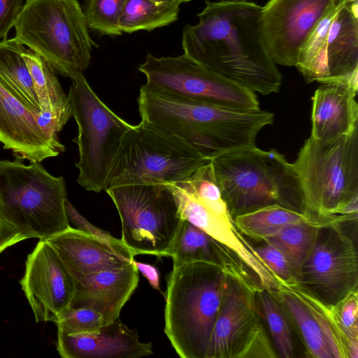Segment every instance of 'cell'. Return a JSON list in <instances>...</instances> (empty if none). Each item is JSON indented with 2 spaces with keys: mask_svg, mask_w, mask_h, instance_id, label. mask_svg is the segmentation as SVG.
<instances>
[{
  "mask_svg": "<svg viewBox=\"0 0 358 358\" xmlns=\"http://www.w3.org/2000/svg\"><path fill=\"white\" fill-rule=\"evenodd\" d=\"M253 308L240 291L225 290L206 358L236 357L252 329Z\"/></svg>",
  "mask_w": 358,
  "mask_h": 358,
  "instance_id": "cell-21",
  "label": "cell"
},
{
  "mask_svg": "<svg viewBox=\"0 0 358 358\" xmlns=\"http://www.w3.org/2000/svg\"><path fill=\"white\" fill-rule=\"evenodd\" d=\"M343 0H268L261 29L275 64L295 66L300 49L321 19Z\"/></svg>",
  "mask_w": 358,
  "mask_h": 358,
  "instance_id": "cell-13",
  "label": "cell"
},
{
  "mask_svg": "<svg viewBox=\"0 0 358 358\" xmlns=\"http://www.w3.org/2000/svg\"><path fill=\"white\" fill-rule=\"evenodd\" d=\"M279 298L296 324L304 343L314 357H345L342 343L329 324L328 319L312 305L294 294L282 292Z\"/></svg>",
  "mask_w": 358,
  "mask_h": 358,
  "instance_id": "cell-22",
  "label": "cell"
},
{
  "mask_svg": "<svg viewBox=\"0 0 358 358\" xmlns=\"http://www.w3.org/2000/svg\"><path fill=\"white\" fill-rule=\"evenodd\" d=\"M176 184L198 199L215 213L222 216L231 215L222 198L210 161L199 167L184 180Z\"/></svg>",
  "mask_w": 358,
  "mask_h": 358,
  "instance_id": "cell-30",
  "label": "cell"
},
{
  "mask_svg": "<svg viewBox=\"0 0 358 358\" xmlns=\"http://www.w3.org/2000/svg\"><path fill=\"white\" fill-rule=\"evenodd\" d=\"M65 211L69 222L73 223L76 229L96 235L103 238H115L110 233L96 227L85 218L67 199L65 201Z\"/></svg>",
  "mask_w": 358,
  "mask_h": 358,
  "instance_id": "cell-38",
  "label": "cell"
},
{
  "mask_svg": "<svg viewBox=\"0 0 358 358\" xmlns=\"http://www.w3.org/2000/svg\"><path fill=\"white\" fill-rule=\"evenodd\" d=\"M223 199L235 216L272 205L307 212L292 164L276 150L256 145L210 160Z\"/></svg>",
  "mask_w": 358,
  "mask_h": 358,
  "instance_id": "cell-3",
  "label": "cell"
},
{
  "mask_svg": "<svg viewBox=\"0 0 358 358\" xmlns=\"http://www.w3.org/2000/svg\"><path fill=\"white\" fill-rule=\"evenodd\" d=\"M295 275L303 288L324 303L341 302L357 284L352 242L333 226L317 228L312 247Z\"/></svg>",
  "mask_w": 358,
  "mask_h": 358,
  "instance_id": "cell-12",
  "label": "cell"
},
{
  "mask_svg": "<svg viewBox=\"0 0 358 358\" xmlns=\"http://www.w3.org/2000/svg\"><path fill=\"white\" fill-rule=\"evenodd\" d=\"M358 87V0H343L330 25L322 83Z\"/></svg>",
  "mask_w": 358,
  "mask_h": 358,
  "instance_id": "cell-19",
  "label": "cell"
},
{
  "mask_svg": "<svg viewBox=\"0 0 358 358\" xmlns=\"http://www.w3.org/2000/svg\"><path fill=\"white\" fill-rule=\"evenodd\" d=\"M126 0H85L83 12L89 29L101 36H117Z\"/></svg>",
  "mask_w": 358,
  "mask_h": 358,
  "instance_id": "cell-31",
  "label": "cell"
},
{
  "mask_svg": "<svg viewBox=\"0 0 358 358\" xmlns=\"http://www.w3.org/2000/svg\"><path fill=\"white\" fill-rule=\"evenodd\" d=\"M339 319L341 327L348 340L357 338V298L352 292L342 301Z\"/></svg>",
  "mask_w": 358,
  "mask_h": 358,
  "instance_id": "cell-36",
  "label": "cell"
},
{
  "mask_svg": "<svg viewBox=\"0 0 358 358\" xmlns=\"http://www.w3.org/2000/svg\"><path fill=\"white\" fill-rule=\"evenodd\" d=\"M24 0H0V41L6 39L23 7Z\"/></svg>",
  "mask_w": 358,
  "mask_h": 358,
  "instance_id": "cell-37",
  "label": "cell"
},
{
  "mask_svg": "<svg viewBox=\"0 0 358 358\" xmlns=\"http://www.w3.org/2000/svg\"><path fill=\"white\" fill-rule=\"evenodd\" d=\"M275 357L264 331L259 326L252 327L236 357Z\"/></svg>",
  "mask_w": 358,
  "mask_h": 358,
  "instance_id": "cell-35",
  "label": "cell"
},
{
  "mask_svg": "<svg viewBox=\"0 0 358 358\" xmlns=\"http://www.w3.org/2000/svg\"><path fill=\"white\" fill-rule=\"evenodd\" d=\"M57 350L64 358H138L153 354L152 343L141 342L137 331L120 317L91 332L58 331Z\"/></svg>",
  "mask_w": 358,
  "mask_h": 358,
  "instance_id": "cell-17",
  "label": "cell"
},
{
  "mask_svg": "<svg viewBox=\"0 0 358 358\" xmlns=\"http://www.w3.org/2000/svg\"><path fill=\"white\" fill-rule=\"evenodd\" d=\"M341 3L321 19L300 49L295 66L308 83L313 81L322 83L324 79V48L328 32Z\"/></svg>",
  "mask_w": 358,
  "mask_h": 358,
  "instance_id": "cell-28",
  "label": "cell"
},
{
  "mask_svg": "<svg viewBox=\"0 0 358 358\" xmlns=\"http://www.w3.org/2000/svg\"><path fill=\"white\" fill-rule=\"evenodd\" d=\"M315 227L310 220L290 224L264 240L284 255L295 274L312 247Z\"/></svg>",
  "mask_w": 358,
  "mask_h": 358,
  "instance_id": "cell-29",
  "label": "cell"
},
{
  "mask_svg": "<svg viewBox=\"0 0 358 358\" xmlns=\"http://www.w3.org/2000/svg\"><path fill=\"white\" fill-rule=\"evenodd\" d=\"M25 50L15 38L0 41V78L24 105L40 112L32 79L23 58Z\"/></svg>",
  "mask_w": 358,
  "mask_h": 358,
  "instance_id": "cell-24",
  "label": "cell"
},
{
  "mask_svg": "<svg viewBox=\"0 0 358 358\" xmlns=\"http://www.w3.org/2000/svg\"><path fill=\"white\" fill-rule=\"evenodd\" d=\"M27 239L0 215V254L8 248Z\"/></svg>",
  "mask_w": 358,
  "mask_h": 358,
  "instance_id": "cell-39",
  "label": "cell"
},
{
  "mask_svg": "<svg viewBox=\"0 0 358 358\" xmlns=\"http://www.w3.org/2000/svg\"><path fill=\"white\" fill-rule=\"evenodd\" d=\"M46 240L75 280L102 271L123 268L135 253L121 239H106L69 227Z\"/></svg>",
  "mask_w": 358,
  "mask_h": 358,
  "instance_id": "cell-15",
  "label": "cell"
},
{
  "mask_svg": "<svg viewBox=\"0 0 358 358\" xmlns=\"http://www.w3.org/2000/svg\"><path fill=\"white\" fill-rule=\"evenodd\" d=\"M219 245L205 231L182 218L165 256L172 258L173 267L194 262L217 265Z\"/></svg>",
  "mask_w": 358,
  "mask_h": 358,
  "instance_id": "cell-25",
  "label": "cell"
},
{
  "mask_svg": "<svg viewBox=\"0 0 358 358\" xmlns=\"http://www.w3.org/2000/svg\"><path fill=\"white\" fill-rule=\"evenodd\" d=\"M53 322L58 331L67 334L91 332L106 324L99 313L88 308H69Z\"/></svg>",
  "mask_w": 358,
  "mask_h": 358,
  "instance_id": "cell-33",
  "label": "cell"
},
{
  "mask_svg": "<svg viewBox=\"0 0 358 358\" xmlns=\"http://www.w3.org/2000/svg\"><path fill=\"white\" fill-rule=\"evenodd\" d=\"M14 27L19 42L71 78L87 69L98 48L78 0H27Z\"/></svg>",
  "mask_w": 358,
  "mask_h": 358,
  "instance_id": "cell-5",
  "label": "cell"
},
{
  "mask_svg": "<svg viewBox=\"0 0 358 358\" xmlns=\"http://www.w3.org/2000/svg\"><path fill=\"white\" fill-rule=\"evenodd\" d=\"M261 13L247 0H206L197 24L182 29L183 54L253 92H278L282 76L265 44Z\"/></svg>",
  "mask_w": 358,
  "mask_h": 358,
  "instance_id": "cell-1",
  "label": "cell"
},
{
  "mask_svg": "<svg viewBox=\"0 0 358 358\" xmlns=\"http://www.w3.org/2000/svg\"><path fill=\"white\" fill-rule=\"evenodd\" d=\"M133 264L136 267L138 272H141L142 275L147 278L152 287L161 292L159 285L160 276L157 268L152 265L136 262L134 260L133 261Z\"/></svg>",
  "mask_w": 358,
  "mask_h": 358,
  "instance_id": "cell-40",
  "label": "cell"
},
{
  "mask_svg": "<svg viewBox=\"0 0 358 358\" xmlns=\"http://www.w3.org/2000/svg\"><path fill=\"white\" fill-rule=\"evenodd\" d=\"M68 94L71 116L78 125L73 140L78 148V183L94 192L105 190L115 159L131 124L106 105L83 73L72 78Z\"/></svg>",
  "mask_w": 358,
  "mask_h": 358,
  "instance_id": "cell-9",
  "label": "cell"
},
{
  "mask_svg": "<svg viewBox=\"0 0 358 358\" xmlns=\"http://www.w3.org/2000/svg\"><path fill=\"white\" fill-rule=\"evenodd\" d=\"M76 280V292L69 308H88L99 313L106 324L120 317L124 304L138 283V271L133 264L102 271Z\"/></svg>",
  "mask_w": 358,
  "mask_h": 358,
  "instance_id": "cell-18",
  "label": "cell"
},
{
  "mask_svg": "<svg viewBox=\"0 0 358 358\" xmlns=\"http://www.w3.org/2000/svg\"><path fill=\"white\" fill-rule=\"evenodd\" d=\"M66 199L64 178L40 162L0 161V215L27 239H47L67 229Z\"/></svg>",
  "mask_w": 358,
  "mask_h": 358,
  "instance_id": "cell-6",
  "label": "cell"
},
{
  "mask_svg": "<svg viewBox=\"0 0 358 358\" xmlns=\"http://www.w3.org/2000/svg\"><path fill=\"white\" fill-rule=\"evenodd\" d=\"M137 69L145 76L146 85L167 94L235 110L260 109L255 92L184 54L160 57L148 54Z\"/></svg>",
  "mask_w": 358,
  "mask_h": 358,
  "instance_id": "cell-11",
  "label": "cell"
},
{
  "mask_svg": "<svg viewBox=\"0 0 358 358\" xmlns=\"http://www.w3.org/2000/svg\"><path fill=\"white\" fill-rule=\"evenodd\" d=\"M38 113L24 105L0 78V142L16 158L31 163L60 153L38 125Z\"/></svg>",
  "mask_w": 358,
  "mask_h": 358,
  "instance_id": "cell-16",
  "label": "cell"
},
{
  "mask_svg": "<svg viewBox=\"0 0 358 358\" xmlns=\"http://www.w3.org/2000/svg\"><path fill=\"white\" fill-rule=\"evenodd\" d=\"M36 322H54L68 309L76 292V280L55 249L39 240L27 256L20 281Z\"/></svg>",
  "mask_w": 358,
  "mask_h": 358,
  "instance_id": "cell-14",
  "label": "cell"
},
{
  "mask_svg": "<svg viewBox=\"0 0 358 358\" xmlns=\"http://www.w3.org/2000/svg\"><path fill=\"white\" fill-rule=\"evenodd\" d=\"M310 220L308 215L280 205H272L235 216L242 232L264 239L290 224Z\"/></svg>",
  "mask_w": 358,
  "mask_h": 358,
  "instance_id": "cell-27",
  "label": "cell"
},
{
  "mask_svg": "<svg viewBox=\"0 0 358 358\" xmlns=\"http://www.w3.org/2000/svg\"><path fill=\"white\" fill-rule=\"evenodd\" d=\"M259 304L270 333L281 357H294V347L289 324L278 303L265 292L259 294Z\"/></svg>",
  "mask_w": 358,
  "mask_h": 358,
  "instance_id": "cell-32",
  "label": "cell"
},
{
  "mask_svg": "<svg viewBox=\"0 0 358 358\" xmlns=\"http://www.w3.org/2000/svg\"><path fill=\"white\" fill-rule=\"evenodd\" d=\"M227 289L217 265L194 262L173 267L167 280L164 332L182 358H206Z\"/></svg>",
  "mask_w": 358,
  "mask_h": 358,
  "instance_id": "cell-4",
  "label": "cell"
},
{
  "mask_svg": "<svg viewBox=\"0 0 358 358\" xmlns=\"http://www.w3.org/2000/svg\"><path fill=\"white\" fill-rule=\"evenodd\" d=\"M180 5L152 0H126L119 27L122 33L151 31L178 20Z\"/></svg>",
  "mask_w": 358,
  "mask_h": 358,
  "instance_id": "cell-26",
  "label": "cell"
},
{
  "mask_svg": "<svg viewBox=\"0 0 358 358\" xmlns=\"http://www.w3.org/2000/svg\"><path fill=\"white\" fill-rule=\"evenodd\" d=\"M357 90L345 83H321L312 97V138L328 142L358 129Z\"/></svg>",
  "mask_w": 358,
  "mask_h": 358,
  "instance_id": "cell-20",
  "label": "cell"
},
{
  "mask_svg": "<svg viewBox=\"0 0 358 358\" xmlns=\"http://www.w3.org/2000/svg\"><path fill=\"white\" fill-rule=\"evenodd\" d=\"M117 210L122 241L135 255L165 256L182 217L166 184H137L106 189Z\"/></svg>",
  "mask_w": 358,
  "mask_h": 358,
  "instance_id": "cell-10",
  "label": "cell"
},
{
  "mask_svg": "<svg viewBox=\"0 0 358 358\" xmlns=\"http://www.w3.org/2000/svg\"><path fill=\"white\" fill-rule=\"evenodd\" d=\"M210 161L182 138L141 121L126 134L105 190L128 185L178 183Z\"/></svg>",
  "mask_w": 358,
  "mask_h": 358,
  "instance_id": "cell-8",
  "label": "cell"
},
{
  "mask_svg": "<svg viewBox=\"0 0 358 358\" xmlns=\"http://www.w3.org/2000/svg\"><path fill=\"white\" fill-rule=\"evenodd\" d=\"M137 101L141 121L182 138L209 160L255 146L260 130L274 120L268 111L224 108L167 94L145 84Z\"/></svg>",
  "mask_w": 358,
  "mask_h": 358,
  "instance_id": "cell-2",
  "label": "cell"
},
{
  "mask_svg": "<svg viewBox=\"0 0 358 358\" xmlns=\"http://www.w3.org/2000/svg\"><path fill=\"white\" fill-rule=\"evenodd\" d=\"M292 165L307 212L323 217L357 213L358 129L328 142L310 136Z\"/></svg>",
  "mask_w": 358,
  "mask_h": 358,
  "instance_id": "cell-7",
  "label": "cell"
},
{
  "mask_svg": "<svg viewBox=\"0 0 358 358\" xmlns=\"http://www.w3.org/2000/svg\"><path fill=\"white\" fill-rule=\"evenodd\" d=\"M152 1L157 2V3H171L180 5L181 3H187V2L191 1L192 0H152Z\"/></svg>",
  "mask_w": 358,
  "mask_h": 358,
  "instance_id": "cell-41",
  "label": "cell"
},
{
  "mask_svg": "<svg viewBox=\"0 0 358 358\" xmlns=\"http://www.w3.org/2000/svg\"><path fill=\"white\" fill-rule=\"evenodd\" d=\"M23 58L32 79L40 113L50 112L67 122L72 117L68 95L64 92L54 69L31 50H25Z\"/></svg>",
  "mask_w": 358,
  "mask_h": 358,
  "instance_id": "cell-23",
  "label": "cell"
},
{
  "mask_svg": "<svg viewBox=\"0 0 358 358\" xmlns=\"http://www.w3.org/2000/svg\"><path fill=\"white\" fill-rule=\"evenodd\" d=\"M255 252L275 276L284 281L291 280L293 278L294 272L290 264L278 248L266 243L257 248Z\"/></svg>",
  "mask_w": 358,
  "mask_h": 358,
  "instance_id": "cell-34",
  "label": "cell"
}]
</instances>
